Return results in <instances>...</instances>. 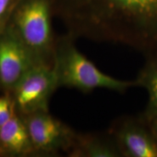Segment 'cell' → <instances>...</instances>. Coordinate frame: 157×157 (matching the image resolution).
<instances>
[{
	"instance_id": "6da1fadb",
	"label": "cell",
	"mask_w": 157,
	"mask_h": 157,
	"mask_svg": "<svg viewBox=\"0 0 157 157\" xmlns=\"http://www.w3.org/2000/svg\"><path fill=\"white\" fill-rule=\"evenodd\" d=\"M68 35L157 52V0H51Z\"/></svg>"
},
{
	"instance_id": "7a4b0ae2",
	"label": "cell",
	"mask_w": 157,
	"mask_h": 157,
	"mask_svg": "<svg viewBox=\"0 0 157 157\" xmlns=\"http://www.w3.org/2000/svg\"><path fill=\"white\" fill-rule=\"evenodd\" d=\"M74 39L67 34L56 43L52 66L58 87L75 88L83 93L102 88L124 93L135 87L134 80L118 79L100 71L77 50Z\"/></svg>"
},
{
	"instance_id": "3957f363",
	"label": "cell",
	"mask_w": 157,
	"mask_h": 157,
	"mask_svg": "<svg viewBox=\"0 0 157 157\" xmlns=\"http://www.w3.org/2000/svg\"><path fill=\"white\" fill-rule=\"evenodd\" d=\"M51 0H17L9 23L41 64L53 65Z\"/></svg>"
},
{
	"instance_id": "277c9868",
	"label": "cell",
	"mask_w": 157,
	"mask_h": 157,
	"mask_svg": "<svg viewBox=\"0 0 157 157\" xmlns=\"http://www.w3.org/2000/svg\"><path fill=\"white\" fill-rule=\"evenodd\" d=\"M58 87L53 66L36 65L27 72L13 90L15 110L20 116L48 111L50 97Z\"/></svg>"
},
{
	"instance_id": "5b68a950",
	"label": "cell",
	"mask_w": 157,
	"mask_h": 157,
	"mask_svg": "<svg viewBox=\"0 0 157 157\" xmlns=\"http://www.w3.org/2000/svg\"><path fill=\"white\" fill-rule=\"evenodd\" d=\"M109 131L115 139L121 156L157 157V138L150 121L140 113L120 117Z\"/></svg>"
},
{
	"instance_id": "8992f818",
	"label": "cell",
	"mask_w": 157,
	"mask_h": 157,
	"mask_svg": "<svg viewBox=\"0 0 157 157\" xmlns=\"http://www.w3.org/2000/svg\"><path fill=\"white\" fill-rule=\"evenodd\" d=\"M21 117L36 153L52 154L59 151H71L73 147L76 133L49 111H38Z\"/></svg>"
},
{
	"instance_id": "52a82bcc",
	"label": "cell",
	"mask_w": 157,
	"mask_h": 157,
	"mask_svg": "<svg viewBox=\"0 0 157 157\" xmlns=\"http://www.w3.org/2000/svg\"><path fill=\"white\" fill-rule=\"evenodd\" d=\"M39 64L41 63L8 23L0 33V83L2 85L13 91L27 72Z\"/></svg>"
},
{
	"instance_id": "ba28073f",
	"label": "cell",
	"mask_w": 157,
	"mask_h": 157,
	"mask_svg": "<svg viewBox=\"0 0 157 157\" xmlns=\"http://www.w3.org/2000/svg\"><path fill=\"white\" fill-rule=\"evenodd\" d=\"M0 143L6 151L15 156L36 154L23 118L15 113L0 127Z\"/></svg>"
},
{
	"instance_id": "9c48e42d",
	"label": "cell",
	"mask_w": 157,
	"mask_h": 157,
	"mask_svg": "<svg viewBox=\"0 0 157 157\" xmlns=\"http://www.w3.org/2000/svg\"><path fill=\"white\" fill-rule=\"evenodd\" d=\"M70 153L74 156H121L117 143L109 131L105 134H76Z\"/></svg>"
},
{
	"instance_id": "30bf717a",
	"label": "cell",
	"mask_w": 157,
	"mask_h": 157,
	"mask_svg": "<svg viewBox=\"0 0 157 157\" xmlns=\"http://www.w3.org/2000/svg\"><path fill=\"white\" fill-rule=\"evenodd\" d=\"M144 65L134 80L135 87L144 88L148 95V103L140 114L151 121L157 117V52L145 55Z\"/></svg>"
},
{
	"instance_id": "8fae6325",
	"label": "cell",
	"mask_w": 157,
	"mask_h": 157,
	"mask_svg": "<svg viewBox=\"0 0 157 157\" xmlns=\"http://www.w3.org/2000/svg\"><path fill=\"white\" fill-rule=\"evenodd\" d=\"M17 2V0H0V29L2 24L5 25L6 18L10 17Z\"/></svg>"
},
{
	"instance_id": "7c38bea8",
	"label": "cell",
	"mask_w": 157,
	"mask_h": 157,
	"mask_svg": "<svg viewBox=\"0 0 157 157\" xmlns=\"http://www.w3.org/2000/svg\"><path fill=\"white\" fill-rule=\"evenodd\" d=\"M150 124L153 129V132H154L157 138V117L154 118V119L150 121Z\"/></svg>"
}]
</instances>
